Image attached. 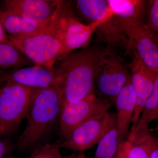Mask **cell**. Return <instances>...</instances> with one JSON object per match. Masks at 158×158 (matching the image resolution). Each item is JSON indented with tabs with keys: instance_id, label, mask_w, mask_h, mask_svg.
<instances>
[{
	"instance_id": "cell-1",
	"label": "cell",
	"mask_w": 158,
	"mask_h": 158,
	"mask_svg": "<svg viewBox=\"0 0 158 158\" xmlns=\"http://www.w3.org/2000/svg\"><path fill=\"white\" fill-rule=\"evenodd\" d=\"M112 53L96 47L71 52L55 67L64 104L75 102L94 94L97 75L107 57Z\"/></svg>"
},
{
	"instance_id": "cell-2",
	"label": "cell",
	"mask_w": 158,
	"mask_h": 158,
	"mask_svg": "<svg viewBox=\"0 0 158 158\" xmlns=\"http://www.w3.org/2000/svg\"><path fill=\"white\" fill-rule=\"evenodd\" d=\"M64 99L58 85L44 89H32L26 117L25 129L17 147L25 150L34 147L45 135L60 115Z\"/></svg>"
},
{
	"instance_id": "cell-3",
	"label": "cell",
	"mask_w": 158,
	"mask_h": 158,
	"mask_svg": "<svg viewBox=\"0 0 158 158\" xmlns=\"http://www.w3.org/2000/svg\"><path fill=\"white\" fill-rule=\"evenodd\" d=\"M65 10L39 31L23 36H9V41L35 65L54 67L65 56L60 35V18Z\"/></svg>"
},
{
	"instance_id": "cell-4",
	"label": "cell",
	"mask_w": 158,
	"mask_h": 158,
	"mask_svg": "<svg viewBox=\"0 0 158 158\" xmlns=\"http://www.w3.org/2000/svg\"><path fill=\"white\" fill-rule=\"evenodd\" d=\"M31 91L14 82H6L0 91V135L18 130L26 117Z\"/></svg>"
},
{
	"instance_id": "cell-5",
	"label": "cell",
	"mask_w": 158,
	"mask_h": 158,
	"mask_svg": "<svg viewBox=\"0 0 158 158\" xmlns=\"http://www.w3.org/2000/svg\"><path fill=\"white\" fill-rule=\"evenodd\" d=\"M118 25L126 35L131 46L139 54L148 68L158 73V40L141 19H127L116 16Z\"/></svg>"
},
{
	"instance_id": "cell-6",
	"label": "cell",
	"mask_w": 158,
	"mask_h": 158,
	"mask_svg": "<svg viewBox=\"0 0 158 158\" xmlns=\"http://www.w3.org/2000/svg\"><path fill=\"white\" fill-rule=\"evenodd\" d=\"M116 127V115L106 112L89 119L73 131L61 141V148L84 152L93 147Z\"/></svg>"
},
{
	"instance_id": "cell-7",
	"label": "cell",
	"mask_w": 158,
	"mask_h": 158,
	"mask_svg": "<svg viewBox=\"0 0 158 158\" xmlns=\"http://www.w3.org/2000/svg\"><path fill=\"white\" fill-rule=\"evenodd\" d=\"M111 107L109 101L98 98L95 94L79 101L64 105L59 121L60 135L65 139L79 126L108 112Z\"/></svg>"
},
{
	"instance_id": "cell-8",
	"label": "cell",
	"mask_w": 158,
	"mask_h": 158,
	"mask_svg": "<svg viewBox=\"0 0 158 158\" xmlns=\"http://www.w3.org/2000/svg\"><path fill=\"white\" fill-rule=\"evenodd\" d=\"M4 3L5 9L40 25L48 24L67 7L66 2L57 0H7Z\"/></svg>"
},
{
	"instance_id": "cell-9",
	"label": "cell",
	"mask_w": 158,
	"mask_h": 158,
	"mask_svg": "<svg viewBox=\"0 0 158 158\" xmlns=\"http://www.w3.org/2000/svg\"><path fill=\"white\" fill-rule=\"evenodd\" d=\"M131 78V73L123 62L111 53L105 59L99 70L95 86L102 96L115 99Z\"/></svg>"
},
{
	"instance_id": "cell-10",
	"label": "cell",
	"mask_w": 158,
	"mask_h": 158,
	"mask_svg": "<svg viewBox=\"0 0 158 158\" xmlns=\"http://www.w3.org/2000/svg\"><path fill=\"white\" fill-rule=\"evenodd\" d=\"M132 60L129 65L131 81L136 96L135 109L131 123L135 124L141 116L143 108L151 94L158 74L145 65L135 50L131 48Z\"/></svg>"
},
{
	"instance_id": "cell-11",
	"label": "cell",
	"mask_w": 158,
	"mask_h": 158,
	"mask_svg": "<svg viewBox=\"0 0 158 158\" xmlns=\"http://www.w3.org/2000/svg\"><path fill=\"white\" fill-rule=\"evenodd\" d=\"M99 24L98 22L88 25L80 22L66 8L60 18V35L65 56L88 45Z\"/></svg>"
},
{
	"instance_id": "cell-12",
	"label": "cell",
	"mask_w": 158,
	"mask_h": 158,
	"mask_svg": "<svg viewBox=\"0 0 158 158\" xmlns=\"http://www.w3.org/2000/svg\"><path fill=\"white\" fill-rule=\"evenodd\" d=\"M6 82L11 81L31 89H44L58 85L54 67L34 65L8 70Z\"/></svg>"
},
{
	"instance_id": "cell-13",
	"label": "cell",
	"mask_w": 158,
	"mask_h": 158,
	"mask_svg": "<svg viewBox=\"0 0 158 158\" xmlns=\"http://www.w3.org/2000/svg\"><path fill=\"white\" fill-rule=\"evenodd\" d=\"M114 99L117 110L116 128L122 141H124L130 123L131 122L136 104V94L132 84L131 78Z\"/></svg>"
},
{
	"instance_id": "cell-14",
	"label": "cell",
	"mask_w": 158,
	"mask_h": 158,
	"mask_svg": "<svg viewBox=\"0 0 158 158\" xmlns=\"http://www.w3.org/2000/svg\"><path fill=\"white\" fill-rule=\"evenodd\" d=\"M158 119V74L151 94L145 104L141 116L135 124L131 128L127 138H131L139 134L149 132V124Z\"/></svg>"
},
{
	"instance_id": "cell-15",
	"label": "cell",
	"mask_w": 158,
	"mask_h": 158,
	"mask_svg": "<svg viewBox=\"0 0 158 158\" xmlns=\"http://www.w3.org/2000/svg\"><path fill=\"white\" fill-rule=\"evenodd\" d=\"M0 23L10 36H23L32 34L46 25L32 22L6 9L0 11Z\"/></svg>"
},
{
	"instance_id": "cell-16",
	"label": "cell",
	"mask_w": 158,
	"mask_h": 158,
	"mask_svg": "<svg viewBox=\"0 0 158 158\" xmlns=\"http://www.w3.org/2000/svg\"><path fill=\"white\" fill-rule=\"evenodd\" d=\"M77 3L79 12L89 24L115 16L106 0H78Z\"/></svg>"
},
{
	"instance_id": "cell-17",
	"label": "cell",
	"mask_w": 158,
	"mask_h": 158,
	"mask_svg": "<svg viewBox=\"0 0 158 158\" xmlns=\"http://www.w3.org/2000/svg\"><path fill=\"white\" fill-rule=\"evenodd\" d=\"M35 65L11 42L0 43V69L7 70Z\"/></svg>"
},
{
	"instance_id": "cell-18",
	"label": "cell",
	"mask_w": 158,
	"mask_h": 158,
	"mask_svg": "<svg viewBox=\"0 0 158 158\" xmlns=\"http://www.w3.org/2000/svg\"><path fill=\"white\" fill-rule=\"evenodd\" d=\"M115 16L122 19H141L145 1L143 0H106Z\"/></svg>"
},
{
	"instance_id": "cell-19",
	"label": "cell",
	"mask_w": 158,
	"mask_h": 158,
	"mask_svg": "<svg viewBox=\"0 0 158 158\" xmlns=\"http://www.w3.org/2000/svg\"><path fill=\"white\" fill-rule=\"evenodd\" d=\"M127 158H150L158 139L149 132L139 134L130 139Z\"/></svg>"
},
{
	"instance_id": "cell-20",
	"label": "cell",
	"mask_w": 158,
	"mask_h": 158,
	"mask_svg": "<svg viewBox=\"0 0 158 158\" xmlns=\"http://www.w3.org/2000/svg\"><path fill=\"white\" fill-rule=\"evenodd\" d=\"M123 141L116 127L111 130L97 144L94 158H114Z\"/></svg>"
},
{
	"instance_id": "cell-21",
	"label": "cell",
	"mask_w": 158,
	"mask_h": 158,
	"mask_svg": "<svg viewBox=\"0 0 158 158\" xmlns=\"http://www.w3.org/2000/svg\"><path fill=\"white\" fill-rule=\"evenodd\" d=\"M61 141L53 144L37 146L32 153L31 158H63L61 155Z\"/></svg>"
},
{
	"instance_id": "cell-22",
	"label": "cell",
	"mask_w": 158,
	"mask_h": 158,
	"mask_svg": "<svg viewBox=\"0 0 158 158\" xmlns=\"http://www.w3.org/2000/svg\"><path fill=\"white\" fill-rule=\"evenodd\" d=\"M149 10L146 23L152 31L158 34V0L149 1Z\"/></svg>"
},
{
	"instance_id": "cell-23",
	"label": "cell",
	"mask_w": 158,
	"mask_h": 158,
	"mask_svg": "<svg viewBox=\"0 0 158 158\" xmlns=\"http://www.w3.org/2000/svg\"><path fill=\"white\" fill-rule=\"evenodd\" d=\"M130 146L129 141L127 140L121 142L118 148V152L114 158H127Z\"/></svg>"
},
{
	"instance_id": "cell-24",
	"label": "cell",
	"mask_w": 158,
	"mask_h": 158,
	"mask_svg": "<svg viewBox=\"0 0 158 158\" xmlns=\"http://www.w3.org/2000/svg\"><path fill=\"white\" fill-rule=\"evenodd\" d=\"M10 150L9 144L6 141H0V158H3Z\"/></svg>"
},
{
	"instance_id": "cell-25",
	"label": "cell",
	"mask_w": 158,
	"mask_h": 158,
	"mask_svg": "<svg viewBox=\"0 0 158 158\" xmlns=\"http://www.w3.org/2000/svg\"><path fill=\"white\" fill-rule=\"evenodd\" d=\"M8 35L6 31L0 23V42H5L8 40Z\"/></svg>"
},
{
	"instance_id": "cell-26",
	"label": "cell",
	"mask_w": 158,
	"mask_h": 158,
	"mask_svg": "<svg viewBox=\"0 0 158 158\" xmlns=\"http://www.w3.org/2000/svg\"><path fill=\"white\" fill-rule=\"evenodd\" d=\"M150 158H158V139L153 148Z\"/></svg>"
},
{
	"instance_id": "cell-27",
	"label": "cell",
	"mask_w": 158,
	"mask_h": 158,
	"mask_svg": "<svg viewBox=\"0 0 158 158\" xmlns=\"http://www.w3.org/2000/svg\"><path fill=\"white\" fill-rule=\"evenodd\" d=\"M65 158H86L84 152H79L78 153H74Z\"/></svg>"
},
{
	"instance_id": "cell-28",
	"label": "cell",
	"mask_w": 158,
	"mask_h": 158,
	"mask_svg": "<svg viewBox=\"0 0 158 158\" xmlns=\"http://www.w3.org/2000/svg\"><path fill=\"white\" fill-rule=\"evenodd\" d=\"M7 70H4V69H0V80L3 79L5 81V77L6 76V73H7Z\"/></svg>"
},
{
	"instance_id": "cell-29",
	"label": "cell",
	"mask_w": 158,
	"mask_h": 158,
	"mask_svg": "<svg viewBox=\"0 0 158 158\" xmlns=\"http://www.w3.org/2000/svg\"><path fill=\"white\" fill-rule=\"evenodd\" d=\"M6 82L3 79L0 80V91H1V90H2V88L4 85H5Z\"/></svg>"
},
{
	"instance_id": "cell-30",
	"label": "cell",
	"mask_w": 158,
	"mask_h": 158,
	"mask_svg": "<svg viewBox=\"0 0 158 158\" xmlns=\"http://www.w3.org/2000/svg\"></svg>"
}]
</instances>
